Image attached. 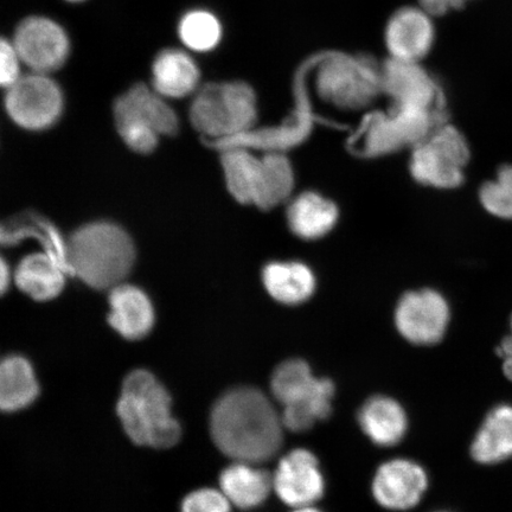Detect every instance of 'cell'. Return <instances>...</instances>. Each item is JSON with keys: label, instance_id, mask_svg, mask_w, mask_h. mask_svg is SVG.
Wrapping results in <instances>:
<instances>
[{"label": "cell", "instance_id": "obj_23", "mask_svg": "<svg viewBox=\"0 0 512 512\" xmlns=\"http://www.w3.org/2000/svg\"><path fill=\"white\" fill-rule=\"evenodd\" d=\"M40 394L34 367L19 355L0 360V412L15 413L28 408Z\"/></svg>", "mask_w": 512, "mask_h": 512}, {"label": "cell", "instance_id": "obj_7", "mask_svg": "<svg viewBox=\"0 0 512 512\" xmlns=\"http://www.w3.org/2000/svg\"><path fill=\"white\" fill-rule=\"evenodd\" d=\"M315 85L325 102L360 111L382 93L381 67L370 57L330 54L317 63Z\"/></svg>", "mask_w": 512, "mask_h": 512}, {"label": "cell", "instance_id": "obj_1", "mask_svg": "<svg viewBox=\"0 0 512 512\" xmlns=\"http://www.w3.org/2000/svg\"><path fill=\"white\" fill-rule=\"evenodd\" d=\"M283 420L259 389L239 387L223 394L210 415L217 448L234 462L261 464L283 445Z\"/></svg>", "mask_w": 512, "mask_h": 512}, {"label": "cell", "instance_id": "obj_18", "mask_svg": "<svg viewBox=\"0 0 512 512\" xmlns=\"http://www.w3.org/2000/svg\"><path fill=\"white\" fill-rule=\"evenodd\" d=\"M108 303V323L121 337L139 341L150 334L156 322V312L142 288L121 283L111 288Z\"/></svg>", "mask_w": 512, "mask_h": 512}, {"label": "cell", "instance_id": "obj_31", "mask_svg": "<svg viewBox=\"0 0 512 512\" xmlns=\"http://www.w3.org/2000/svg\"><path fill=\"white\" fill-rule=\"evenodd\" d=\"M22 60L14 42L0 37V87L8 89L21 78Z\"/></svg>", "mask_w": 512, "mask_h": 512}, {"label": "cell", "instance_id": "obj_9", "mask_svg": "<svg viewBox=\"0 0 512 512\" xmlns=\"http://www.w3.org/2000/svg\"><path fill=\"white\" fill-rule=\"evenodd\" d=\"M470 150L457 128L440 125L413 149L411 172L419 183L452 189L463 183Z\"/></svg>", "mask_w": 512, "mask_h": 512}, {"label": "cell", "instance_id": "obj_28", "mask_svg": "<svg viewBox=\"0 0 512 512\" xmlns=\"http://www.w3.org/2000/svg\"><path fill=\"white\" fill-rule=\"evenodd\" d=\"M184 46L196 53H208L219 46L222 27L219 19L206 10H195L183 16L178 27Z\"/></svg>", "mask_w": 512, "mask_h": 512}, {"label": "cell", "instance_id": "obj_32", "mask_svg": "<svg viewBox=\"0 0 512 512\" xmlns=\"http://www.w3.org/2000/svg\"><path fill=\"white\" fill-rule=\"evenodd\" d=\"M470 0H420L421 9L431 16L445 15L451 10L462 9Z\"/></svg>", "mask_w": 512, "mask_h": 512}, {"label": "cell", "instance_id": "obj_19", "mask_svg": "<svg viewBox=\"0 0 512 512\" xmlns=\"http://www.w3.org/2000/svg\"><path fill=\"white\" fill-rule=\"evenodd\" d=\"M68 268L46 251L25 256L14 272L16 286L36 302H49L66 286Z\"/></svg>", "mask_w": 512, "mask_h": 512}, {"label": "cell", "instance_id": "obj_12", "mask_svg": "<svg viewBox=\"0 0 512 512\" xmlns=\"http://www.w3.org/2000/svg\"><path fill=\"white\" fill-rule=\"evenodd\" d=\"M15 47L23 66L31 72L50 74L66 63L70 43L60 24L47 17H29L18 25Z\"/></svg>", "mask_w": 512, "mask_h": 512}, {"label": "cell", "instance_id": "obj_22", "mask_svg": "<svg viewBox=\"0 0 512 512\" xmlns=\"http://www.w3.org/2000/svg\"><path fill=\"white\" fill-rule=\"evenodd\" d=\"M362 431L374 444L384 447L399 444L407 432V416L399 402L388 396L370 398L358 413Z\"/></svg>", "mask_w": 512, "mask_h": 512}, {"label": "cell", "instance_id": "obj_5", "mask_svg": "<svg viewBox=\"0 0 512 512\" xmlns=\"http://www.w3.org/2000/svg\"><path fill=\"white\" fill-rule=\"evenodd\" d=\"M258 117L256 96L245 82L210 83L195 95L190 120L210 142H224L246 133Z\"/></svg>", "mask_w": 512, "mask_h": 512}, {"label": "cell", "instance_id": "obj_30", "mask_svg": "<svg viewBox=\"0 0 512 512\" xmlns=\"http://www.w3.org/2000/svg\"><path fill=\"white\" fill-rule=\"evenodd\" d=\"M232 507L221 490L206 488L185 497L181 512H232Z\"/></svg>", "mask_w": 512, "mask_h": 512}, {"label": "cell", "instance_id": "obj_14", "mask_svg": "<svg viewBox=\"0 0 512 512\" xmlns=\"http://www.w3.org/2000/svg\"><path fill=\"white\" fill-rule=\"evenodd\" d=\"M382 93L395 107L441 110L443 94L419 62L390 59L381 66Z\"/></svg>", "mask_w": 512, "mask_h": 512}, {"label": "cell", "instance_id": "obj_29", "mask_svg": "<svg viewBox=\"0 0 512 512\" xmlns=\"http://www.w3.org/2000/svg\"><path fill=\"white\" fill-rule=\"evenodd\" d=\"M479 197L489 213L512 219V166H503L494 182L483 185Z\"/></svg>", "mask_w": 512, "mask_h": 512}, {"label": "cell", "instance_id": "obj_21", "mask_svg": "<svg viewBox=\"0 0 512 512\" xmlns=\"http://www.w3.org/2000/svg\"><path fill=\"white\" fill-rule=\"evenodd\" d=\"M220 490L233 507L258 508L271 495L273 476L256 464L234 462L222 471Z\"/></svg>", "mask_w": 512, "mask_h": 512}, {"label": "cell", "instance_id": "obj_17", "mask_svg": "<svg viewBox=\"0 0 512 512\" xmlns=\"http://www.w3.org/2000/svg\"><path fill=\"white\" fill-rule=\"evenodd\" d=\"M434 35V25L428 12L418 8L401 9L390 18L386 30L390 57L419 62L430 53Z\"/></svg>", "mask_w": 512, "mask_h": 512}, {"label": "cell", "instance_id": "obj_36", "mask_svg": "<svg viewBox=\"0 0 512 512\" xmlns=\"http://www.w3.org/2000/svg\"><path fill=\"white\" fill-rule=\"evenodd\" d=\"M67 2H70V3H80V2H83V0H67Z\"/></svg>", "mask_w": 512, "mask_h": 512}, {"label": "cell", "instance_id": "obj_35", "mask_svg": "<svg viewBox=\"0 0 512 512\" xmlns=\"http://www.w3.org/2000/svg\"><path fill=\"white\" fill-rule=\"evenodd\" d=\"M293 512H323V511H320L319 509L313 507V505H310V507L293 509Z\"/></svg>", "mask_w": 512, "mask_h": 512}, {"label": "cell", "instance_id": "obj_11", "mask_svg": "<svg viewBox=\"0 0 512 512\" xmlns=\"http://www.w3.org/2000/svg\"><path fill=\"white\" fill-rule=\"evenodd\" d=\"M446 123L441 110L395 107L389 113L373 115L366 131V150L371 155H383L414 147L426 139L440 125Z\"/></svg>", "mask_w": 512, "mask_h": 512}, {"label": "cell", "instance_id": "obj_33", "mask_svg": "<svg viewBox=\"0 0 512 512\" xmlns=\"http://www.w3.org/2000/svg\"><path fill=\"white\" fill-rule=\"evenodd\" d=\"M511 335L505 337L497 349L498 355L503 360V370L505 376L512 382V317H511Z\"/></svg>", "mask_w": 512, "mask_h": 512}, {"label": "cell", "instance_id": "obj_13", "mask_svg": "<svg viewBox=\"0 0 512 512\" xmlns=\"http://www.w3.org/2000/svg\"><path fill=\"white\" fill-rule=\"evenodd\" d=\"M450 309L441 294L432 290L409 292L396 307L395 324L400 334L416 345H434L445 336Z\"/></svg>", "mask_w": 512, "mask_h": 512}, {"label": "cell", "instance_id": "obj_25", "mask_svg": "<svg viewBox=\"0 0 512 512\" xmlns=\"http://www.w3.org/2000/svg\"><path fill=\"white\" fill-rule=\"evenodd\" d=\"M262 281L266 291L277 302L298 305L312 297L316 288L315 274L302 262H273L265 267Z\"/></svg>", "mask_w": 512, "mask_h": 512}, {"label": "cell", "instance_id": "obj_8", "mask_svg": "<svg viewBox=\"0 0 512 512\" xmlns=\"http://www.w3.org/2000/svg\"><path fill=\"white\" fill-rule=\"evenodd\" d=\"M166 100L155 89L136 85L115 101V123L120 137L132 151L142 155L151 153L156 150L160 137L178 132L177 114Z\"/></svg>", "mask_w": 512, "mask_h": 512}, {"label": "cell", "instance_id": "obj_15", "mask_svg": "<svg viewBox=\"0 0 512 512\" xmlns=\"http://www.w3.org/2000/svg\"><path fill=\"white\" fill-rule=\"evenodd\" d=\"M324 477L315 456L297 448L281 458L273 476V490L293 509L310 507L324 494Z\"/></svg>", "mask_w": 512, "mask_h": 512}, {"label": "cell", "instance_id": "obj_4", "mask_svg": "<svg viewBox=\"0 0 512 512\" xmlns=\"http://www.w3.org/2000/svg\"><path fill=\"white\" fill-rule=\"evenodd\" d=\"M221 163L228 190L236 201L271 209L292 194V165L280 153L256 157L246 149L230 146L222 153Z\"/></svg>", "mask_w": 512, "mask_h": 512}, {"label": "cell", "instance_id": "obj_26", "mask_svg": "<svg viewBox=\"0 0 512 512\" xmlns=\"http://www.w3.org/2000/svg\"><path fill=\"white\" fill-rule=\"evenodd\" d=\"M480 464H496L512 457V407L498 406L486 416L471 447Z\"/></svg>", "mask_w": 512, "mask_h": 512}, {"label": "cell", "instance_id": "obj_16", "mask_svg": "<svg viewBox=\"0 0 512 512\" xmlns=\"http://www.w3.org/2000/svg\"><path fill=\"white\" fill-rule=\"evenodd\" d=\"M427 475L422 467L408 459H394L377 470L373 495L388 510H409L421 501L427 489Z\"/></svg>", "mask_w": 512, "mask_h": 512}, {"label": "cell", "instance_id": "obj_6", "mask_svg": "<svg viewBox=\"0 0 512 512\" xmlns=\"http://www.w3.org/2000/svg\"><path fill=\"white\" fill-rule=\"evenodd\" d=\"M271 390L283 406L281 420L288 431L305 432L331 414L334 383L317 379L303 360L281 363L272 375Z\"/></svg>", "mask_w": 512, "mask_h": 512}, {"label": "cell", "instance_id": "obj_3", "mask_svg": "<svg viewBox=\"0 0 512 512\" xmlns=\"http://www.w3.org/2000/svg\"><path fill=\"white\" fill-rule=\"evenodd\" d=\"M117 413L128 437L139 446L169 448L181 439L182 428L172 414L171 396L150 371L128 374Z\"/></svg>", "mask_w": 512, "mask_h": 512}, {"label": "cell", "instance_id": "obj_27", "mask_svg": "<svg viewBox=\"0 0 512 512\" xmlns=\"http://www.w3.org/2000/svg\"><path fill=\"white\" fill-rule=\"evenodd\" d=\"M23 239H36L43 251L56 256L64 265L66 262V243L59 230L48 220L37 215H24L17 220L0 221V245L12 246ZM68 268V267H67Z\"/></svg>", "mask_w": 512, "mask_h": 512}, {"label": "cell", "instance_id": "obj_20", "mask_svg": "<svg viewBox=\"0 0 512 512\" xmlns=\"http://www.w3.org/2000/svg\"><path fill=\"white\" fill-rule=\"evenodd\" d=\"M200 69L192 57L179 49L160 51L152 66V88L165 99H182L195 93Z\"/></svg>", "mask_w": 512, "mask_h": 512}, {"label": "cell", "instance_id": "obj_24", "mask_svg": "<svg viewBox=\"0 0 512 512\" xmlns=\"http://www.w3.org/2000/svg\"><path fill=\"white\" fill-rule=\"evenodd\" d=\"M336 204L316 192H305L294 198L287 211L288 226L305 240L323 238L336 226Z\"/></svg>", "mask_w": 512, "mask_h": 512}, {"label": "cell", "instance_id": "obj_34", "mask_svg": "<svg viewBox=\"0 0 512 512\" xmlns=\"http://www.w3.org/2000/svg\"><path fill=\"white\" fill-rule=\"evenodd\" d=\"M12 280H14V273H11L8 262L0 256V297L8 292Z\"/></svg>", "mask_w": 512, "mask_h": 512}, {"label": "cell", "instance_id": "obj_2", "mask_svg": "<svg viewBox=\"0 0 512 512\" xmlns=\"http://www.w3.org/2000/svg\"><path fill=\"white\" fill-rule=\"evenodd\" d=\"M136 258L131 236L110 221L87 223L66 243L69 274L95 290H111L124 283Z\"/></svg>", "mask_w": 512, "mask_h": 512}, {"label": "cell", "instance_id": "obj_10", "mask_svg": "<svg viewBox=\"0 0 512 512\" xmlns=\"http://www.w3.org/2000/svg\"><path fill=\"white\" fill-rule=\"evenodd\" d=\"M5 110L19 127L46 131L60 120L64 108L63 92L49 74L22 75L6 89Z\"/></svg>", "mask_w": 512, "mask_h": 512}]
</instances>
